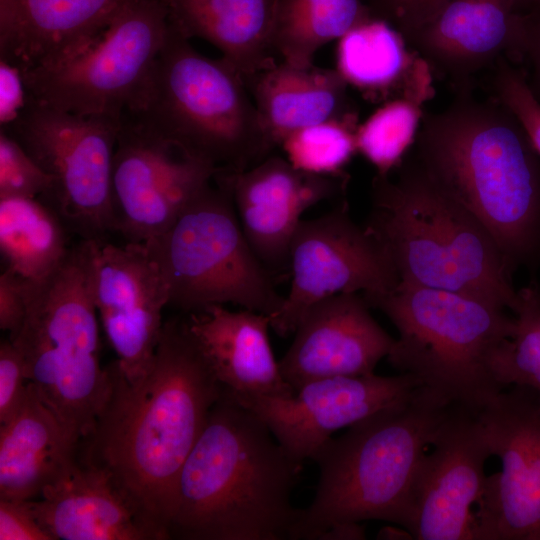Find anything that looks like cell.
I'll return each mask as SVG.
<instances>
[{"instance_id":"cell-29","label":"cell","mask_w":540,"mask_h":540,"mask_svg":"<svg viewBox=\"0 0 540 540\" xmlns=\"http://www.w3.org/2000/svg\"><path fill=\"white\" fill-rule=\"evenodd\" d=\"M372 16L362 0H281L273 50L290 65L309 67L321 47Z\"/></svg>"},{"instance_id":"cell-27","label":"cell","mask_w":540,"mask_h":540,"mask_svg":"<svg viewBox=\"0 0 540 540\" xmlns=\"http://www.w3.org/2000/svg\"><path fill=\"white\" fill-rule=\"evenodd\" d=\"M271 149L291 133L354 112L337 70L275 63L247 82Z\"/></svg>"},{"instance_id":"cell-19","label":"cell","mask_w":540,"mask_h":540,"mask_svg":"<svg viewBox=\"0 0 540 540\" xmlns=\"http://www.w3.org/2000/svg\"><path fill=\"white\" fill-rule=\"evenodd\" d=\"M370 309L361 293H339L305 312L279 361L283 378L294 390L315 379L374 373L395 338L377 323Z\"/></svg>"},{"instance_id":"cell-9","label":"cell","mask_w":540,"mask_h":540,"mask_svg":"<svg viewBox=\"0 0 540 540\" xmlns=\"http://www.w3.org/2000/svg\"><path fill=\"white\" fill-rule=\"evenodd\" d=\"M143 245L166 284L168 305L187 314L230 303L271 317L284 303L218 182L205 186L167 230Z\"/></svg>"},{"instance_id":"cell-23","label":"cell","mask_w":540,"mask_h":540,"mask_svg":"<svg viewBox=\"0 0 540 540\" xmlns=\"http://www.w3.org/2000/svg\"><path fill=\"white\" fill-rule=\"evenodd\" d=\"M128 0H13L0 59L21 70L62 60L91 42Z\"/></svg>"},{"instance_id":"cell-44","label":"cell","mask_w":540,"mask_h":540,"mask_svg":"<svg viewBox=\"0 0 540 540\" xmlns=\"http://www.w3.org/2000/svg\"><path fill=\"white\" fill-rule=\"evenodd\" d=\"M522 14H525L534 20L540 21V0H535L530 8Z\"/></svg>"},{"instance_id":"cell-14","label":"cell","mask_w":540,"mask_h":540,"mask_svg":"<svg viewBox=\"0 0 540 540\" xmlns=\"http://www.w3.org/2000/svg\"><path fill=\"white\" fill-rule=\"evenodd\" d=\"M218 171L122 117L112 165L114 231L131 243L160 235Z\"/></svg>"},{"instance_id":"cell-25","label":"cell","mask_w":540,"mask_h":540,"mask_svg":"<svg viewBox=\"0 0 540 540\" xmlns=\"http://www.w3.org/2000/svg\"><path fill=\"white\" fill-rule=\"evenodd\" d=\"M337 71L370 101L406 97L424 104L435 89L430 65L401 32L372 16L338 40Z\"/></svg>"},{"instance_id":"cell-34","label":"cell","mask_w":540,"mask_h":540,"mask_svg":"<svg viewBox=\"0 0 540 540\" xmlns=\"http://www.w3.org/2000/svg\"><path fill=\"white\" fill-rule=\"evenodd\" d=\"M496 100L518 118L540 156V102L533 95L526 75L501 57L492 81Z\"/></svg>"},{"instance_id":"cell-39","label":"cell","mask_w":540,"mask_h":540,"mask_svg":"<svg viewBox=\"0 0 540 540\" xmlns=\"http://www.w3.org/2000/svg\"><path fill=\"white\" fill-rule=\"evenodd\" d=\"M28 103L21 69L0 59V128L14 122Z\"/></svg>"},{"instance_id":"cell-26","label":"cell","mask_w":540,"mask_h":540,"mask_svg":"<svg viewBox=\"0 0 540 540\" xmlns=\"http://www.w3.org/2000/svg\"><path fill=\"white\" fill-rule=\"evenodd\" d=\"M173 26L215 46L246 83L275 64L273 32L281 0H163Z\"/></svg>"},{"instance_id":"cell-36","label":"cell","mask_w":540,"mask_h":540,"mask_svg":"<svg viewBox=\"0 0 540 540\" xmlns=\"http://www.w3.org/2000/svg\"><path fill=\"white\" fill-rule=\"evenodd\" d=\"M450 0H367L372 14L396 28L407 39Z\"/></svg>"},{"instance_id":"cell-24","label":"cell","mask_w":540,"mask_h":540,"mask_svg":"<svg viewBox=\"0 0 540 540\" xmlns=\"http://www.w3.org/2000/svg\"><path fill=\"white\" fill-rule=\"evenodd\" d=\"M78 450L29 382L19 409L0 423V499H37L74 465Z\"/></svg>"},{"instance_id":"cell-18","label":"cell","mask_w":540,"mask_h":540,"mask_svg":"<svg viewBox=\"0 0 540 540\" xmlns=\"http://www.w3.org/2000/svg\"><path fill=\"white\" fill-rule=\"evenodd\" d=\"M214 179L230 193L242 230L269 271L288 269L290 244L303 213L340 196L348 183L345 174L307 173L276 156L241 171L219 169Z\"/></svg>"},{"instance_id":"cell-6","label":"cell","mask_w":540,"mask_h":540,"mask_svg":"<svg viewBox=\"0 0 540 540\" xmlns=\"http://www.w3.org/2000/svg\"><path fill=\"white\" fill-rule=\"evenodd\" d=\"M102 240L81 239L47 276L28 280L27 311L12 343L28 381L77 444L93 431L112 391L100 363L95 258Z\"/></svg>"},{"instance_id":"cell-7","label":"cell","mask_w":540,"mask_h":540,"mask_svg":"<svg viewBox=\"0 0 540 540\" xmlns=\"http://www.w3.org/2000/svg\"><path fill=\"white\" fill-rule=\"evenodd\" d=\"M398 331L387 355L392 367L454 405L480 411L505 389L494 365L512 336L506 307L469 294L399 282L365 297Z\"/></svg>"},{"instance_id":"cell-16","label":"cell","mask_w":540,"mask_h":540,"mask_svg":"<svg viewBox=\"0 0 540 540\" xmlns=\"http://www.w3.org/2000/svg\"><path fill=\"white\" fill-rule=\"evenodd\" d=\"M419 387L409 374L373 373L311 380L287 397L233 398L256 414L293 458L304 462L333 432L407 400Z\"/></svg>"},{"instance_id":"cell-4","label":"cell","mask_w":540,"mask_h":540,"mask_svg":"<svg viewBox=\"0 0 540 540\" xmlns=\"http://www.w3.org/2000/svg\"><path fill=\"white\" fill-rule=\"evenodd\" d=\"M366 228L399 282L482 297L511 311L513 273L482 224L443 192L412 156L372 182Z\"/></svg>"},{"instance_id":"cell-8","label":"cell","mask_w":540,"mask_h":540,"mask_svg":"<svg viewBox=\"0 0 540 540\" xmlns=\"http://www.w3.org/2000/svg\"><path fill=\"white\" fill-rule=\"evenodd\" d=\"M122 117L222 170H245L271 150L241 74L222 57L200 54L173 24L142 95Z\"/></svg>"},{"instance_id":"cell-15","label":"cell","mask_w":540,"mask_h":540,"mask_svg":"<svg viewBox=\"0 0 540 540\" xmlns=\"http://www.w3.org/2000/svg\"><path fill=\"white\" fill-rule=\"evenodd\" d=\"M417 467L404 529L418 540H473L472 505L492 456L477 412L452 405Z\"/></svg>"},{"instance_id":"cell-32","label":"cell","mask_w":540,"mask_h":540,"mask_svg":"<svg viewBox=\"0 0 540 540\" xmlns=\"http://www.w3.org/2000/svg\"><path fill=\"white\" fill-rule=\"evenodd\" d=\"M358 116L354 111L306 126L281 143L286 159L297 169L316 175L337 176L357 153Z\"/></svg>"},{"instance_id":"cell-17","label":"cell","mask_w":540,"mask_h":540,"mask_svg":"<svg viewBox=\"0 0 540 540\" xmlns=\"http://www.w3.org/2000/svg\"><path fill=\"white\" fill-rule=\"evenodd\" d=\"M94 301L105 336L129 383L147 372L168 305L166 284L143 243L100 242L95 258Z\"/></svg>"},{"instance_id":"cell-5","label":"cell","mask_w":540,"mask_h":540,"mask_svg":"<svg viewBox=\"0 0 540 540\" xmlns=\"http://www.w3.org/2000/svg\"><path fill=\"white\" fill-rule=\"evenodd\" d=\"M452 405L419 387L407 400L329 438L312 457L319 480L294 540H317L338 523L383 520L404 528L417 467Z\"/></svg>"},{"instance_id":"cell-30","label":"cell","mask_w":540,"mask_h":540,"mask_svg":"<svg viewBox=\"0 0 540 540\" xmlns=\"http://www.w3.org/2000/svg\"><path fill=\"white\" fill-rule=\"evenodd\" d=\"M423 104L399 97L383 103L356 131L357 152L376 169L392 173L414 146L424 116Z\"/></svg>"},{"instance_id":"cell-41","label":"cell","mask_w":540,"mask_h":540,"mask_svg":"<svg viewBox=\"0 0 540 540\" xmlns=\"http://www.w3.org/2000/svg\"><path fill=\"white\" fill-rule=\"evenodd\" d=\"M365 538V530L360 523H338L320 533L317 540H358Z\"/></svg>"},{"instance_id":"cell-42","label":"cell","mask_w":540,"mask_h":540,"mask_svg":"<svg viewBox=\"0 0 540 540\" xmlns=\"http://www.w3.org/2000/svg\"><path fill=\"white\" fill-rule=\"evenodd\" d=\"M400 536H409L412 538L411 534L407 531L398 530L392 527H385L379 531L377 534L378 539H393V538H402Z\"/></svg>"},{"instance_id":"cell-20","label":"cell","mask_w":540,"mask_h":540,"mask_svg":"<svg viewBox=\"0 0 540 540\" xmlns=\"http://www.w3.org/2000/svg\"><path fill=\"white\" fill-rule=\"evenodd\" d=\"M523 34V15L511 0H450L406 40L463 90L503 53L519 60Z\"/></svg>"},{"instance_id":"cell-21","label":"cell","mask_w":540,"mask_h":540,"mask_svg":"<svg viewBox=\"0 0 540 540\" xmlns=\"http://www.w3.org/2000/svg\"><path fill=\"white\" fill-rule=\"evenodd\" d=\"M183 323L223 391L234 398L287 397L269 339L270 316L211 305L188 313Z\"/></svg>"},{"instance_id":"cell-10","label":"cell","mask_w":540,"mask_h":540,"mask_svg":"<svg viewBox=\"0 0 540 540\" xmlns=\"http://www.w3.org/2000/svg\"><path fill=\"white\" fill-rule=\"evenodd\" d=\"M171 28L163 0H128L76 53L21 70L28 98L72 113L122 117L142 95Z\"/></svg>"},{"instance_id":"cell-12","label":"cell","mask_w":540,"mask_h":540,"mask_svg":"<svg viewBox=\"0 0 540 540\" xmlns=\"http://www.w3.org/2000/svg\"><path fill=\"white\" fill-rule=\"evenodd\" d=\"M290 288L281 309L270 317L281 337L293 333L315 303L339 293L364 297L393 289L399 278L379 240L355 222L346 201L299 224L289 248Z\"/></svg>"},{"instance_id":"cell-31","label":"cell","mask_w":540,"mask_h":540,"mask_svg":"<svg viewBox=\"0 0 540 540\" xmlns=\"http://www.w3.org/2000/svg\"><path fill=\"white\" fill-rule=\"evenodd\" d=\"M514 330L500 348L494 365L504 387L526 385L540 391V281L517 290L511 309Z\"/></svg>"},{"instance_id":"cell-38","label":"cell","mask_w":540,"mask_h":540,"mask_svg":"<svg viewBox=\"0 0 540 540\" xmlns=\"http://www.w3.org/2000/svg\"><path fill=\"white\" fill-rule=\"evenodd\" d=\"M28 280L6 269L0 275V328L12 339L19 332L27 311Z\"/></svg>"},{"instance_id":"cell-43","label":"cell","mask_w":540,"mask_h":540,"mask_svg":"<svg viewBox=\"0 0 540 540\" xmlns=\"http://www.w3.org/2000/svg\"><path fill=\"white\" fill-rule=\"evenodd\" d=\"M514 6V9L518 13H525L530 6L535 2V0H511Z\"/></svg>"},{"instance_id":"cell-3","label":"cell","mask_w":540,"mask_h":540,"mask_svg":"<svg viewBox=\"0 0 540 540\" xmlns=\"http://www.w3.org/2000/svg\"><path fill=\"white\" fill-rule=\"evenodd\" d=\"M303 462L267 425L223 391L181 469L169 538L294 540Z\"/></svg>"},{"instance_id":"cell-22","label":"cell","mask_w":540,"mask_h":540,"mask_svg":"<svg viewBox=\"0 0 540 540\" xmlns=\"http://www.w3.org/2000/svg\"><path fill=\"white\" fill-rule=\"evenodd\" d=\"M29 503L53 540H155L110 476L79 457Z\"/></svg>"},{"instance_id":"cell-11","label":"cell","mask_w":540,"mask_h":540,"mask_svg":"<svg viewBox=\"0 0 540 540\" xmlns=\"http://www.w3.org/2000/svg\"><path fill=\"white\" fill-rule=\"evenodd\" d=\"M121 124L122 117L72 113L28 98L19 117L0 128L54 179L42 201L81 239L114 231L112 165Z\"/></svg>"},{"instance_id":"cell-33","label":"cell","mask_w":540,"mask_h":540,"mask_svg":"<svg viewBox=\"0 0 540 540\" xmlns=\"http://www.w3.org/2000/svg\"><path fill=\"white\" fill-rule=\"evenodd\" d=\"M54 179L8 133L0 130V199H46Z\"/></svg>"},{"instance_id":"cell-28","label":"cell","mask_w":540,"mask_h":540,"mask_svg":"<svg viewBox=\"0 0 540 540\" xmlns=\"http://www.w3.org/2000/svg\"><path fill=\"white\" fill-rule=\"evenodd\" d=\"M69 230L39 198L0 199V252L9 269L29 281L52 272L65 258Z\"/></svg>"},{"instance_id":"cell-37","label":"cell","mask_w":540,"mask_h":540,"mask_svg":"<svg viewBox=\"0 0 540 540\" xmlns=\"http://www.w3.org/2000/svg\"><path fill=\"white\" fill-rule=\"evenodd\" d=\"M0 540H53L36 519L29 500L0 499Z\"/></svg>"},{"instance_id":"cell-2","label":"cell","mask_w":540,"mask_h":540,"mask_svg":"<svg viewBox=\"0 0 540 540\" xmlns=\"http://www.w3.org/2000/svg\"><path fill=\"white\" fill-rule=\"evenodd\" d=\"M413 147L424 173L482 224L513 274L540 268V156L512 111L462 91L424 114Z\"/></svg>"},{"instance_id":"cell-1","label":"cell","mask_w":540,"mask_h":540,"mask_svg":"<svg viewBox=\"0 0 540 540\" xmlns=\"http://www.w3.org/2000/svg\"><path fill=\"white\" fill-rule=\"evenodd\" d=\"M112 391L78 457L103 469L155 540L169 538L177 481L223 389L183 319L164 322L145 375L129 383L116 360Z\"/></svg>"},{"instance_id":"cell-13","label":"cell","mask_w":540,"mask_h":540,"mask_svg":"<svg viewBox=\"0 0 540 540\" xmlns=\"http://www.w3.org/2000/svg\"><path fill=\"white\" fill-rule=\"evenodd\" d=\"M477 416L501 470L486 478L473 540H540V391L512 385Z\"/></svg>"},{"instance_id":"cell-40","label":"cell","mask_w":540,"mask_h":540,"mask_svg":"<svg viewBox=\"0 0 540 540\" xmlns=\"http://www.w3.org/2000/svg\"><path fill=\"white\" fill-rule=\"evenodd\" d=\"M522 15L524 34L520 59L528 64L529 76L525 74L526 79L533 95L540 102V21Z\"/></svg>"},{"instance_id":"cell-35","label":"cell","mask_w":540,"mask_h":540,"mask_svg":"<svg viewBox=\"0 0 540 540\" xmlns=\"http://www.w3.org/2000/svg\"><path fill=\"white\" fill-rule=\"evenodd\" d=\"M28 378L22 355L8 339L0 343V423L10 419L23 403Z\"/></svg>"}]
</instances>
